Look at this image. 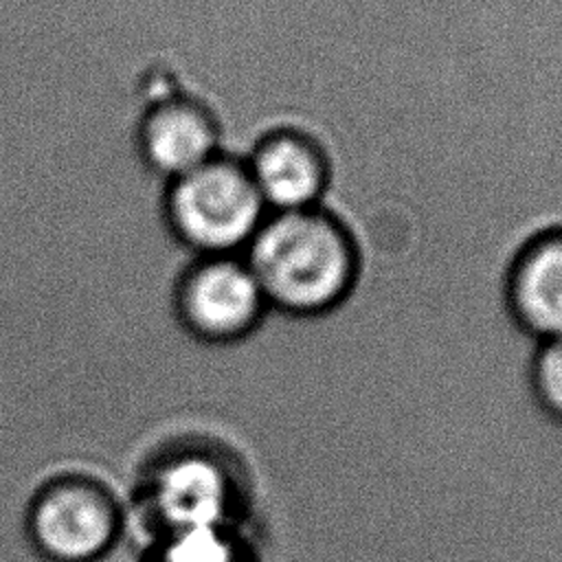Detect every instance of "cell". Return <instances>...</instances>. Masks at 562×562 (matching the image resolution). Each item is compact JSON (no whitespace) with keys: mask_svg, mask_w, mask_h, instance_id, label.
Wrapping results in <instances>:
<instances>
[{"mask_svg":"<svg viewBox=\"0 0 562 562\" xmlns=\"http://www.w3.org/2000/svg\"><path fill=\"white\" fill-rule=\"evenodd\" d=\"M529 384L540 411L562 424V338L538 342L529 367Z\"/></svg>","mask_w":562,"mask_h":562,"instance_id":"30bf717a","label":"cell"},{"mask_svg":"<svg viewBox=\"0 0 562 562\" xmlns=\"http://www.w3.org/2000/svg\"><path fill=\"white\" fill-rule=\"evenodd\" d=\"M167 220L198 257L241 255L268 209L244 160L220 154L167 184Z\"/></svg>","mask_w":562,"mask_h":562,"instance_id":"277c9868","label":"cell"},{"mask_svg":"<svg viewBox=\"0 0 562 562\" xmlns=\"http://www.w3.org/2000/svg\"><path fill=\"white\" fill-rule=\"evenodd\" d=\"M268 213L318 209L327 189V162L303 132L279 127L261 136L244 158Z\"/></svg>","mask_w":562,"mask_h":562,"instance_id":"52a82bcc","label":"cell"},{"mask_svg":"<svg viewBox=\"0 0 562 562\" xmlns=\"http://www.w3.org/2000/svg\"><path fill=\"white\" fill-rule=\"evenodd\" d=\"M268 307L310 316L338 305L356 277L347 231L325 209L268 213L241 252Z\"/></svg>","mask_w":562,"mask_h":562,"instance_id":"7a4b0ae2","label":"cell"},{"mask_svg":"<svg viewBox=\"0 0 562 562\" xmlns=\"http://www.w3.org/2000/svg\"><path fill=\"white\" fill-rule=\"evenodd\" d=\"M127 522V507L108 481L66 470L33 490L22 529L42 562H103Z\"/></svg>","mask_w":562,"mask_h":562,"instance_id":"3957f363","label":"cell"},{"mask_svg":"<svg viewBox=\"0 0 562 562\" xmlns=\"http://www.w3.org/2000/svg\"><path fill=\"white\" fill-rule=\"evenodd\" d=\"M136 143L145 165L167 182L222 154V136L213 112L184 92L156 101L143 114Z\"/></svg>","mask_w":562,"mask_h":562,"instance_id":"8992f818","label":"cell"},{"mask_svg":"<svg viewBox=\"0 0 562 562\" xmlns=\"http://www.w3.org/2000/svg\"><path fill=\"white\" fill-rule=\"evenodd\" d=\"M507 296L514 318L531 338H562V228L536 237L518 255Z\"/></svg>","mask_w":562,"mask_h":562,"instance_id":"ba28073f","label":"cell"},{"mask_svg":"<svg viewBox=\"0 0 562 562\" xmlns=\"http://www.w3.org/2000/svg\"><path fill=\"white\" fill-rule=\"evenodd\" d=\"M252 501L255 474L246 454L217 437L189 432L145 454L125 507L147 542L184 531L248 527Z\"/></svg>","mask_w":562,"mask_h":562,"instance_id":"6da1fadb","label":"cell"},{"mask_svg":"<svg viewBox=\"0 0 562 562\" xmlns=\"http://www.w3.org/2000/svg\"><path fill=\"white\" fill-rule=\"evenodd\" d=\"M182 325L204 342H235L248 336L268 303L241 255L198 257L178 288Z\"/></svg>","mask_w":562,"mask_h":562,"instance_id":"5b68a950","label":"cell"},{"mask_svg":"<svg viewBox=\"0 0 562 562\" xmlns=\"http://www.w3.org/2000/svg\"><path fill=\"white\" fill-rule=\"evenodd\" d=\"M138 562H263V558L248 527H224L147 540Z\"/></svg>","mask_w":562,"mask_h":562,"instance_id":"9c48e42d","label":"cell"}]
</instances>
